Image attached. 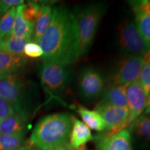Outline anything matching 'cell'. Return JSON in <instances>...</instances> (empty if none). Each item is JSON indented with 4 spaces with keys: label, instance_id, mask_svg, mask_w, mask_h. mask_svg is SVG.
Wrapping results in <instances>:
<instances>
[{
    "label": "cell",
    "instance_id": "cell-1",
    "mask_svg": "<svg viewBox=\"0 0 150 150\" xmlns=\"http://www.w3.org/2000/svg\"><path fill=\"white\" fill-rule=\"evenodd\" d=\"M39 45L44 61L67 66L80 57L77 24L72 11L64 6L53 8L50 27Z\"/></svg>",
    "mask_w": 150,
    "mask_h": 150
},
{
    "label": "cell",
    "instance_id": "cell-2",
    "mask_svg": "<svg viewBox=\"0 0 150 150\" xmlns=\"http://www.w3.org/2000/svg\"><path fill=\"white\" fill-rule=\"evenodd\" d=\"M72 117L67 113H54L40 120L31 134L29 145L40 150L68 143Z\"/></svg>",
    "mask_w": 150,
    "mask_h": 150
},
{
    "label": "cell",
    "instance_id": "cell-3",
    "mask_svg": "<svg viewBox=\"0 0 150 150\" xmlns=\"http://www.w3.org/2000/svg\"><path fill=\"white\" fill-rule=\"evenodd\" d=\"M104 10V6L99 3L75 8L74 16L78 27L80 56L87 53L91 47Z\"/></svg>",
    "mask_w": 150,
    "mask_h": 150
},
{
    "label": "cell",
    "instance_id": "cell-4",
    "mask_svg": "<svg viewBox=\"0 0 150 150\" xmlns=\"http://www.w3.org/2000/svg\"><path fill=\"white\" fill-rule=\"evenodd\" d=\"M0 97L12 105L16 112L28 118L29 108L26 87L16 73L0 76Z\"/></svg>",
    "mask_w": 150,
    "mask_h": 150
},
{
    "label": "cell",
    "instance_id": "cell-5",
    "mask_svg": "<svg viewBox=\"0 0 150 150\" xmlns=\"http://www.w3.org/2000/svg\"><path fill=\"white\" fill-rule=\"evenodd\" d=\"M42 86L52 95H57L65 88L70 80L67 65L51 61H44L40 70Z\"/></svg>",
    "mask_w": 150,
    "mask_h": 150
},
{
    "label": "cell",
    "instance_id": "cell-6",
    "mask_svg": "<svg viewBox=\"0 0 150 150\" xmlns=\"http://www.w3.org/2000/svg\"><path fill=\"white\" fill-rule=\"evenodd\" d=\"M118 43L122 51L129 56L142 57L149 51L133 20H125L120 25Z\"/></svg>",
    "mask_w": 150,
    "mask_h": 150
},
{
    "label": "cell",
    "instance_id": "cell-7",
    "mask_svg": "<svg viewBox=\"0 0 150 150\" xmlns=\"http://www.w3.org/2000/svg\"><path fill=\"white\" fill-rule=\"evenodd\" d=\"M95 110L100 114L106 125L105 136H112L129 127L128 108L118 107L99 102Z\"/></svg>",
    "mask_w": 150,
    "mask_h": 150
},
{
    "label": "cell",
    "instance_id": "cell-8",
    "mask_svg": "<svg viewBox=\"0 0 150 150\" xmlns=\"http://www.w3.org/2000/svg\"><path fill=\"white\" fill-rule=\"evenodd\" d=\"M143 64L142 56H128L122 59L112 75V85L128 86L138 81Z\"/></svg>",
    "mask_w": 150,
    "mask_h": 150
},
{
    "label": "cell",
    "instance_id": "cell-9",
    "mask_svg": "<svg viewBox=\"0 0 150 150\" xmlns=\"http://www.w3.org/2000/svg\"><path fill=\"white\" fill-rule=\"evenodd\" d=\"M104 81L98 71L93 68L83 69L79 76L80 95L86 100H93L104 91Z\"/></svg>",
    "mask_w": 150,
    "mask_h": 150
},
{
    "label": "cell",
    "instance_id": "cell-10",
    "mask_svg": "<svg viewBox=\"0 0 150 150\" xmlns=\"http://www.w3.org/2000/svg\"><path fill=\"white\" fill-rule=\"evenodd\" d=\"M127 106L129 110V126L145 111L147 97L138 81L127 86L126 90Z\"/></svg>",
    "mask_w": 150,
    "mask_h": 150
},
{
    "label": "cell",
    "instance_id": "cell-11",
    "mask_svg": "<svg viewBox=\"0 0 150 150\" xmlns=\"http://www.w3.org/2000/svg\"><path fill=\"white\" fill-rule=\"evenodd\" d=\"M99 150H132L131 133L128 129H123L112 136H101L97 138Z\"/></svg>",
    "mask_w": 150,
    "mask_h": 150
},
{
    "label": "cell",
    "instance_id": "cell-12",
    "mask_svg": "<svg viewBox=\"0 0 150 150\" xmlns=\"http://www.w3.org/2000/svg\"><path fill=\"white\" fill-rule=\"evenodd\" d=\"M93 140V136L88 127L79 120L72 117V126L70 136V145L76 150H85V146Z\"/></svg>",
    "mask_w": 150,
    "mask_h": 150
},
{
    "label": "cell",
    "instance_id": "cell-13",
    "mask_svg": "<svg viewBox=\"0 0 150 150\" xmlns=\"http://www.w3.org/2000/svg\"><path fill=\"white\" fill-rule=\"evenodd\" d=\"M52 10L53 8L50 6L41 4L40 11L33 26L32 35L33 42L39 44L43 35L47 31L52 20Z\"/></svg>",
    "mask_w": 150,
    "mask_h": 150
},
{
    "label": "cell",
    "instance_id": "cell-14",
    "mask_svg": "<svg viewBox=\"0 0 150 150\" xmlns=\"http://www.w3.org/2000/svg\"><path fill=\"white\" fill-rule=\"evenodd\" d=\"M27 63L24 56H16L0 50V76L16 73Z\"/></svg>",
    "mask_w": 150,
    "mask_h": 150
},
{
    "label": "cell",
    "instance_id": "cell-15",
    "mask_svg": "<svg viewBox=\"0 0 150 150\" xmlns=\"http://www.w3.org/2000/svg\"><path fill=\"white\" fill-rule=\"evenodd\" d=\"M127 86L111 85L103 91L102 99L100 102L118 107H127Z\"/></svg>",
    "mask_w": 150,
    "mask_h": 150
},
{
    "label": "cell",
    "instance_id": "cell-16",
    "mask_svg": "<svg viewBox=\"0 0 150 150\" xmlns=\"http://www.w3.org/2000/svg\"><path fill=\"white\" fill-rule=\"evenodd\" d=\"M27 118L15 112L0 121V134L4 135H24Z\"/></svg>",
    "mask_w": 150,
    "mask_h": 150
},
{
    "label": "cell",
    "instance_id": "cell-17",
    "mask_svg": "<svg viewBox=\"0 0 150 150\" xmlns=\"http://www.w3.org/2000/svg\"><path fill=\"white\" fill-rule=\"evenodd\" d=\"M23 4L18 6L16 8V16H15L13 27L11 31V35L16 38L31 40L33 35L34 25L26 21L22 16Z\"/></svg>",
    "mask_w": 150,
    "mask_h": 150
},
{
    "label": "cell",
    "instance_id": "cell-18",
    "mask_svg": "<svg viewBox=\"0 0 150 150\" xmlns=\"http://www.w3.org/2000/svg\"><path fill=\"white\" fill-rule=\"evenodd\" d=\"M77 112L83 120L85 125L89 129L102 132L106 129V125L100 115L96 110H91L83 106H79Z\"/></svg>",
    "mask_w": 150,
    "mask_h": 150
},
{
    "label": "cell",
    "instance_id": "cell-19",
    "mask_svg": "<svg viewBox=\"0 0 150 150\" xmlns=\"http://www.w3.org/2000/svg\"><path fill=\"white\" fill-rule=\"evenodd\" d=\"M135 22L146 47L150 50V11H134Z\"/></svg>",
    "mask_w": 150,
    "mask_h": 150
},
{
    "label": "cell",
    "instance_id": "cell-20",
    "mask_svg": "<svg viewBox=\"0 0 150 150\" xmlns=\"http://www.w3.org/2000/svg\"><path fill=\"white\" fill-rule=\"evenodd\" d=\"M128 130L139 139L150 142V115L144 114L140 116L129 126Z\"/></svg>",
    "mask_w": 150,
    "mask_h": 150
},
{
    "label": "cell",
    "instance_id": "cell-21",
    "mask_svg": "<svg viewBox=\"0 0 150 150\" xmlns=\"http://www.w3.org/2000/svg\"><path fill=\"white\" fill-rule=\"evenodd\" d=\"M31 40L10 35L4 40L0 45V50L16 56H24V49L27 43Z\"/></svg>",
    "mask_w": 150,
    "mask_h": 150
},
{
    "label": "cell",
    "instance_id": "cell-22",
    "mask_svg": "<svg viewBox=\"0 0 150 150\" xmlns=\"http://www.w3.org/2000/svg\"><path fill=\"white\" fill-rule=\"evenodd\" d=\"M16 8H11L0 16V40L1 42L11 35L13 27Z\"/></svg>",
    "mask_w": 150,
    "mask_h": 150
},
{
    "label": "cell",
    "instance_id": "cell-23",
    "mask_svg": "<svg viewBox=\"0 0 150 150\" xmlns=\"http://www.w3.org/2000/svg\"><path fill=\"white\" fill-rule=\"evenodd\" d=\"M24 135L0 134V150H19L24 145Z\"/></svg>",
    "mask_w": 150,
    "mask_h": 150
},
{
    "label": "cell",
    "instance_id": "cell-24",
    "mask_svg": "<svg viewBox=\"0 0 150 150\" xmlns=\"http://www.w3.org/2000/svg\"><path fill=\"white\" fill-rule=\"evenodd\" d=\"M41 4L36 1H29L23 4L22 16L26 21L34 25V22L39 13Z\"/></svg>",
    "mask_w": 150,
    "mask_h": 150
},
{
    "label": "cell",
    "instance_id": "cell-25",
    "mask_svg": "<svg viewBox=\"0 0 150 150\" xmlns=\"http://www.w3.org/2000/svg\"><path fill=\"white\" fill-rule=\"evenodd\" d=\"M138 81L146 96L148 97L150 94V64L144 62Z\"/></svg>",
    "mask_w": 150,
    "mask_h": 150
},
{
    "label": "cell",
    "instance_id": "cell-26",
    "mask_svg": "<svg viewBox=\"0 0 150 150\" xmlns=\"http://www.w3.org/2000/svg\"><path fill=\"white\" fill-rule=\"evenodd\" d=\"M24 54L29 58L35 59L42 56L43 52L38 44L30 41L24 47Z\"/></svg>",
    "mask_w": 150,
    "mask_h": 150
},
{
    "label": "cell",
    "instance_id": "cell-27",
    "mask_svg": "<svg viewBox=\"0 0 150 150\" xmlns=\"http://www.w3.org/2000/svg\"><path fill=\"white\" fill-rule=\"evenodd\" d=\"M13 107L8 101L0 97V121L15 113Z\"/></svg>",
    "mask_w": 150,
    "mask_h": 150
},
{
    "label": "cell",
    "instance_id": "cell-28",
    "mask_svg": "<svg viewBox=\"0 0 150 150\" xmlns=\"http://www.w3.org/2000/svg\"><path fill=\"white\" fill-rule=\"evenodd\" d=\"M24 1L22 0H0V11L1 15L13 7L23 4Z\"/></svg>",
    "mask_w": 150,
    "mask_h": 150
},
{
    "label": "cell",
    "instance_id": "cell-29",
    "mask_svg": "<svg viewBox=\"0 0 150 150\" xmlns=\"http://www.w3.org/2000/svg\"><path fill=\"white\" fill-rule=\"evenodd\" d=\"M43 150H76V149H73L69 143H65V144H63V145L54 146V147L47 148V149H43Z\"/></svg>",
    "mask_w": 150,
    "mask_h": 150
},
{
    "label": "cell",
    "instance_id": "cell-30",
    "mask_svg": "<svg viewBox=\"0 0 150 150\" xmlns=\"http://www.w3.org/2000/svg\"><path fill=\"white\" fill-rule=\"evenodd\" d=\"M150 113V94L147 97V104H146V108L145 110V114Z\"/></svg>",
    "mask_w": 150,
    "mask_h": 150
},
{
    "label": "cell",
    "instance_id": "cell-31",
    "mask_svg": "<svg viewBox=\"0 0 150 150\" xmlns=\"http://www.w3.org/2000/svg\"><path fill=\"white\" fill-rule=\"evenodd\" d=\"M19 150H40L37 148H35L34 147L31 145H25V146H22V147L20 148Z\"/></svg>",
    "mask_w": 150,
    "mask_h": 150
},
{
    "label": "cell",
    "instance_id": "cell-32",
    "mask_svg": "<svg viewBox=\"0 0 150 150\" xmlns=\"http://www.w3.org/2000/svg\"><path fill=\"white\" fill-rule=\"evenodd\" d=\"M1 40H0V45H1Z\"/></svg>",
    "mask_w": 150,
    "mask_h": 150
},
{
    "label": "cell",
    "instance_id": "cell-33",
    "mask_svg": "<svg viewBox=\"0 0 150 150\" xmlns=\"http://www.w3.org/2000/svg\"><path fill=\"white\" fill-rule=\"evenodd\" d=\"M1 16V11H0V16Z\"/></svg>",
    "mask_w": 150,
    "mask_h": 150
},
{
    "label": "cell",
    "instance_id": "cell-34",
    "mask_svg": "<svg viewBox=\"0 0 150 150\" xmlns=\"http://www.w3.org/2000/svg\"><path fill=\"white\" fill-rule=\"evenodd\" d=\"M147 115H150V113H149V114H147Z\"/></svg>",
    "mask_w": 150,
    "mask_h": 150
}]
</instances>
